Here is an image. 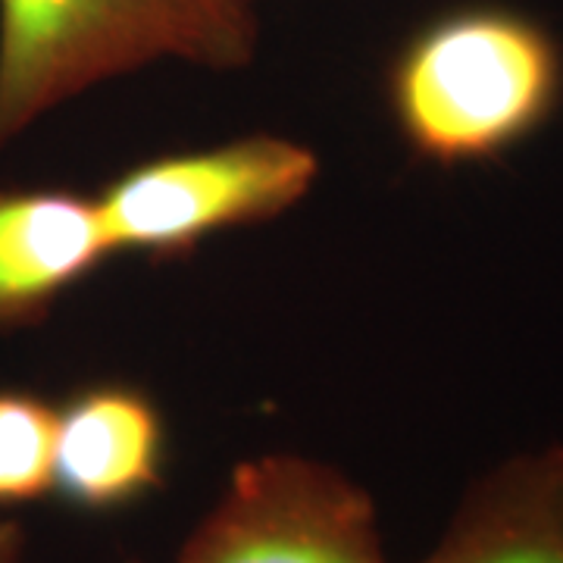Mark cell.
Returning a JSON list of instances; mask_svg holds the SVG:
<instances>
[{
  "label": "cell",
  "mask_w": 563,
  "mask_h": 563,
  "mask_svg": "<svg viewBox=\"0 0 563 563\" xmlns=\"http://www.w3.org/2000/svg\"><path fill=\"white\" fill-rule=\"evenodd\" d=\"M29 554V532L20 520L0 517V563H25Z\"/></svg>",
  "instance_id": "obj_9"
},
{
  "label": "cell",
  "mask_w": 563,
  "mask_h": 563,
  "mask_svg": "<svg viewBox=\"0 0 563 563\" xmlns=\"http://www.w3.org/2000/svg\"><path fill=\"white\" fill-rule=\"evenodd\" d=\"M173 563H391L376 501L335 463L273 451L235 463Z\"/></svg>",
  "instance_id": "obj_4"
},
{
  "label": "cell",
  "mask_w": 563,
  "mask_h": 563,
  "mask_svg": "<svg viewBox=\"0 0 563 563\" xmlns=\"http://www.w3.org/2000/svg\"><path fill=\"white\" fill-rule=\"evenodd\" d=\"M385 95L404 144L435 166L507 157L563 101V44L507 3H461L413 29Z\"/></svg>",
  "instance_id": "obj_1"
},
{
  "label": "cell",
  "mask_w": 563,
  "mask_h": 563,
  "mask_svg": "<svg viewBox=\"0 0 563 563\" xmlns=\"http://www.w3.org/2000/svg\"><path fill=\"white\" fill-rule=\"evenodd\" d=\"M110 257L95 195L0 181V332L41 325Z\"/></svg>",
  "instance_id": "obj_6"
},
{
  "label": "cell",
  "mask_w": 563,
  "mask_h": 563,
  "mask_svg": "<svg viewBox=\"0 0 563 563\" xmlns=\"http://www.w3.org/2000/svg\"><path fill=\"white\" fill-rule=\"evenodd\" d=\"M417 563H563V444L514 454L466 485Z\"/></svg>",
  "instance_id": "obj_7"
},
{
  "label": "cell",
  "mask_w": 563,
  "mask_h": 563,
  "mask_svg": "<svg viewBox=\"0 0 563 563\" xmlns=\"http://www.w3.org/2000/svg\"><path fill=\"white\" fill-rule=\"evenodd\" d=\"M57 404L0 385V510L54 495Z\"/></svg>",
  "instance_id": "obj_8"
},
{
  "label": "cell",
  "mask_w": 563,
  "mask_h": 563,
  "mask_svg": "<svg viewBox=\"0 0 563 563\" xmlns=\"http://www.w3.org/2000/svg\"><path fill=\"white\" fill-rule=\"evenodd\" d=\"M122 563H147V561H139V558H132V561H122Z\"/></svg>",
  "instance_id": "obj_10"
},
{
  "label": "cell",
  "mask_w": 563,
  "mask_h": 563,
  "mask_svg": "<svg viewBox=\"0 0 563 563\" xmlns=\"http://www.w3.org/2000/svg\"><path fill=\"white\" fill-rule=\"evenodd\" d=\"M254 0H0V147L88 88L161 60L242 69Z\"/></svg>",
  "instance_id": "obj_2"
},
{
  "label": "cell",
  "mask_w": 563,
  "mask_h": 563,
  "mask_svg": "<svg viewBox=\"0 0 563 563\" xmlns=\"http://www.w3.org/2000/svg\"><path fill=\"white\" fill-rule=\"evenodd\" d=\"M166 483V420L132 383H95L57 404L54 495L85 514H117Z\"/></svg>",
  "instance_id": "obj_5"
},
{
  "label": "cell",
  "mask_w": 563,
  "mask_h": 563,
  "mask_svg": "<svg viewBox=\"0 0 563 563\" xmlns=\"http://www.w3.org/2000/svg\"><path fill=\"white\" fill-rule=\"evenodd\" d=\"M317 176L320 157L307 144L261 132L135 163L95 201L113 257L179 261L220 232L288 213Z\"/></svg>",
  "instance_id": "obj_3"
}]
</instances>
